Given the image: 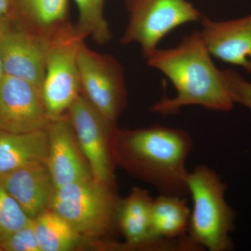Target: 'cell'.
Here are the masks:
<instances>
[{"label": "cell", "mask_w": 251, "mask_h": 251, "mask_svg": "<svg viewBox=\"0 0 251 251\" xmlns=\"http://www.w3.org/2000/svg\"><path fill=\"white\" fill-rule=\"evenodd\" d=\"M201 36L195 31L172 49H156L147 57L150 67L158 69L176 89L174 98H164L150 108L163 116L179 113L187 105L228 112L234 106L223 70L216 67Z\"/></svg>", "instance_id": "obj_1"}, {"label": "cell", "mask_w": 251, "mask_h": 251, "mask_svg": "<svg viewBox=\"0 0 251 251\" xmlns=\"http://www.w3.org/2000/svg\"><path fill=\"white\" fill-rule=\"evenodd\" d=\"M193 140L186 130L153 126L136 130H118L116 163L161 195L189 196L186 161Z\"/></svg>", "instance_id": "obj_2"}, {"label": "cell", "mask_w": 251, "mask_h": 251, "mask_svg": "<svg viewBox=\"0 0 251 251\" xmlns=\"http://www.w3.org/2000/svg\"><path fill=\"white\" fill-rule=\"evenodd\" d=\"M187 185L193 201L188 239L200 251L232 250L230 233L234 230L236 213L225 197L227 185L204 165L189 172Z\"/></svg>", "instance_id": "obj_3"}, {"label": "cell", "mask_w": 251, "mask_h": 251, "mask_svg": "<svg viewBox=\"0 0 251 251\" xmlns=\"http://www.w3.org/2000/svg\"><path fill=\"white\" fill-rule=\"evenodd\" d=\"M120 201L113 184L91 177L55 188L49 209L64 218L82 237H102L117 227Z\"/></svg>", "instance_id": "obj_4"}, {"label": "cell", "mask_w": 251, "mask_h": 251, "mask_svg": "<svg viewBox=\"0 0 251 251\" xmlns=\"http://www.w3.org/2000/svg\"><path fill=\"white\" fill-rule=\"evenodd\" d=\"M126 7L128 24L120 41L139 44L145 58L172 31L202 17L187 0H126Z\"/></svg>", "instance_id": "obj_5"}, {"label": "cell", "mask_w": 251, "mask_h": 251, "mask_svg": "<svg viewBox=\"0 0 251 251\" xmlns=\"http://www.w3.org/2000/svg\"><path fill=\"white\" fill-rule=\"evenodd\" d=\"M85 40L73 25L49 41L41 92L50 120L65 115L81 94L77 57Z\"/></svg>", "instance_id": "obj_6"}, {"label": "cell", "mask_w": 251, "mask_h": 251, "mask_svg": "<svg viewBox=\"0 0 251 251\" xmlns=\"http://www.w3.org/2000/svg\"><path fill=\"white\" fill-rule=\"evenodd\" d=\"M67 115L92 177L100 182L113 184L119 130L115 122L102 115L82 94L71 105Z\"/></svg>", "instance_id": "obj_7"}, {"label": "cell", "mask_w": 251, "mask_h": 251, "mask_svg": "<svg viewBox=\"0 0 251 251\" xmlns=\"http://www.w3.org/2000/svg\"><path fill=\"white\" fill-rule=\"evenodd\" d=\"M81 94L104 117L116 122L126 104L125 74L113 56L81 43L77 57Z\"/></svg>", "instance_id": "obj_8"}, {"label": "cell", "mask_w": 251, "mask_h": 251, "mask_svg": "<svg viewBox=\"0 0 251 251\" xmlns=\"http://www.w3.org/2000/svg\"><path fill=\"white\" fill-rule=\"evenodd\" d=\"M50 121L40 87L17 77H1L0 130L21 133L45 130Z\"/></svg>", "instance_id": "obj_9"}, {"label": "cell", "mask_w": 251, "mask_h": 251, "mask_svg": "<svg viewBox=\"0 0 251 251\" xmlns=\"http://www.w3.org/2000/svg\"><path fill=\"white\" fill-rule=\"evenodd\" d=\"M49 40L25 25L4 28L1 53L4 75L42 87Z\"/></svg>", "instance_id": "obj_10"}, {"label": "cell", "mask_w": 251, "mask_h": 251, "mask_svg": "<svg viewBox=\"0 0 251 251\" xmlns=\"http://www.w3.org/2000/svg\"><path fill=\"white\" fill-rule=\"evenodd\" d=\"M153 199L148 191L135 187L128 197L120 200L117 214V227L126 239V249L150 251H186L182 239H155L151 234Z\"/></svg>", "instance_id": "obj_11"}, {"label": "cell", "mask_w": 251, "mask_h": 251, "mask_svg": "<svg viewBox=\"0 0 251 251\" xmlns=\"http://www.w3.org/2000/svg\"><path fill=\"white\" fill-rule=\"evenodd\" d=\"M46 130L49 140L47 166L54 187L92 177L68 115L50 120Z\"/></svg>", "instance_id": "obj_12"}, {"label": "cell", "mask_w": 251, "mask_h": 251, "mask_svg": "<svg viewBox=\"0 0 251 251\" xmlns=\"http://www.w3.org/2000/svg\"><path fill=\"white\" fill-rule=\"evenodd\" d=\"M201 36L211 55L251 75V14L225 21L202 17Z\"/></svg>", "instance_id": "obj_13"}, {"label": "cell", "mask_w": 251, "mask_h": 251, "mask_svg": "<svg viewBox=\"0 0 251 251\" xmlns=\"http://www.w3.org/2000/svg\"><path fill=\"white\" fill-rule=\"evenodd\" d=\"M0 176L8 192L30 219L49 209L55 187L47 163H29Z\"/></svg>", "instance_id": "obj_14"}, {"label": "cell", "mask_w": 251, "mask_h": 251, "mask_svg": "<svg viewBox=\"0 0 251 251\" xmlns=\"http://www.w3.org/2000/svg\"><path fill=\"white\" fill-rule=\"evenodd\" d=\"M49 150L46 129L21 133L0 130V175L29 163H47Z\"/></svg>", "instance_id": "obj_15"}, {"label": "cell", "mask_w": 251, "mask_h": 251, "mask_svg": "<svg viewBox=\"0 0 251 251\" xmlns=\"http://www.w3.org/2000/svg\"><path fill=\"white\" fill-rule=\"evenodd\" d=\"M24 20V25L48 40L72 27L69 0H14Z\"/></svg>", "instance_id": "obj_16"}, {"label": "cell", "mask_w": 251, "mask_h": 251, "mask_svg": "<svg viewBox=\"0 0 251 251\" xmlns=\"http://www.w3.org/2000/svg\"><path fill=\"white\" fill-rule=\"evenodd\" d=\"M186 198L161 194L153 199L151 225L155 239H177L187 235L191 211Z\"/></svg>", "instance_id": "obj_17"}, {"label": "cell", "mask_w": 251, "mask_h": 251, "mask_svg": "<svg viewBox=\"0 0 251 251\" xmlns=\"http://www.w3.org/2000/svg\"><path fill=\"white\" fill-rule=\"evenodd\" d=\"M33 221L41 251H72L80 242L82 236L52 209H46Z\"/></svg>", "instance_id": "obj_18"}, {"label": "cell", "mask_w": 251, "mask_h": 251, "mask_svg": "<svg viewBox=\"0 0 251 251\" xmlns=\"http://www.w3.org/2000/svg\"><path fill=\"white\" fill-rule=\"evenodd\" d=\"M78 11L75 30L83 38L91 36L96 42L105 44L112 39L108 21L103 14L105 0H74Z\"/></svg>", "instance_id": "obj_19"}, {"label": "cell", "mask_w": 251, "mask_h": 251, "mask_svg": "<svg viewBox=\"0 0 251 251\" xmlns=\"http://www.w3.org/2000/svg\"><path fill=\"white\" fill-rule=\"evenodd\" d=\"M31 219L4 187L0 176V242L22 228Z\"/></svg>", "instance_id": "obj_20"}, {"label": "cell", "mask_w": 251, "mask_h": 251, "mask_svg": "<svg viewBox=\"0 0 251 251\" xmlns=\"http://www.w3.org/2000/svg\"><path fill=\"white\" fill-rule=\"evenodd\" d=\"M0 251H41L33 219L22 228L2 239L0 242Z\"/></svg>", "instance_id": "obj_21"}, {"label": "cell", "mask_w": 251, "mask_h": 251, "mask_svg": "<svg viewBox=\"0 0 251 251\" xmlns=\"http://www.w3.org/2000/svg\"><path fill=\"white\" fill-rule=\"evenodd\" d=\"M229 95L234 103L244 105L251 110V83L236 71L223 70Z\"/></svg>", "instance_id": "obj_22"}, {"label": "cell", "mask_w": 251, "mask_h": 251, "mask_svg": "<svg viewBox=\"0 0 251 251\" xmlns=\"http://www.w3.org/2000/svg\"><path fill=\"white\" fill-rule=\"evenodd\" d=\"M14 0H0V25L4 27L10 25L14 15Z\"/></svg>", "instance_id": "obj_23"}, {"label": "cell", "mask_w": 251, "mask_h": 251, "mask_svg": "<svg viewBox=\"0 0 251 251\" xmlns=\"http://www.w3.org/2000/svg\"><path fill=\"white\" fill-rule=\"evenodd\" d=\"M4 28H6V27H4V26L1 25H0V80H1V77L4 76V69H3L2 59H1V34H2V32L3 31H4Z\"/></svg>", "instance_id": "obj_24"}]
</instances>
